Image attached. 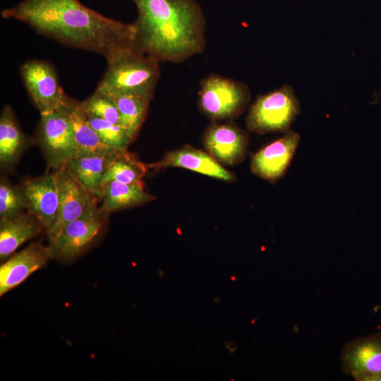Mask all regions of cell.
Listing matches in <instances>:
<instances>
[{"instance_id": "6da1fadb", "label": "cell", "mask_w": 381, "mask_h": 381, "mask_svg": "<svg viewBox=\"0 0 381 381\" xmlns=\"http://www.w3.org/2000/svg\"><path fill=\"white\" fill-rule=\"evenodd\" d=\"M1 16L64 44L99 54L107 63L135 47L133 23L107 18L78 0H24L2 11Z\"/></svg>"}, {"instance_id": "7a4b0ae2", "label": "cell", "mask_w": 381, "mask_h": 381, "mask_svg": "<svg viewBox=\"0 0 381 381\" xmlns=\"http://www.w3.org/2000/svg\"><path fill=\"white\" fill-rule=\"evenodd\" d=\"M138 50L161 61L181 63L205 48V19L195 0H133Z\"/></svg>"}, {"instance_id": "3957f363", "label": "cell", "mask_w": 381, "mask_h": 381, "mask_svg": "<svg viewBox=\"0 0 381 381\" xmlns=\"http://www.w3.org/2000/svg\"><path fill=\"white\" fill-rule=\"evenodd\" d=\"M159 61L135 47L108 62L96 90L108 94H131L152 99L160 76Z\"/></svg>"}, {"instance_id": "277c9868", "label": "cell", "mask_w": 381, "mask_h": 381, "mask_svg": "<svg viewBox=\"0 0 381 381\" xmlns=\"http://www.w3.org/2000/svg\"><path fill=\"white\" fill-rule=\"evenodd\" d=\"M300 112L293 87L285 84L256 98L249 109L246 125L249 131L258 134L285 133Z\"/></svg>"}, {"instance_id": "5b68a950", "label": "cell", "mask_w": 381, "mask_h": 381, "mask_svg": "<svg viewBox=\"0 0 381 381\" xmlns=\"http://www.w3.org/2000/svg\"><path fill=\"white\" fill-rule=\"evenodd\" d=\"M250 99L249 88L242 82L212 74L200 83L199 107L214 122L238 117L246 110Z\"/></svg>"}, {"instance_id": "8992f818", "label": "cell", "mask_w": 381, "mask_h": 381, "mask_svg": "<svg viewBox=\"0 0 381 381\" xmlns=\"http://www.w3.org/2000/svg\"><path fill=\"white\" fill-rule=\"evenodd\" d=\"M68 103L54 111L40 114L36 140L48 167L56 171L76 156L69 117Z\"/></svg>"}, {"instance_id": "52a82bcc", "label": "cell", "mask_w": 381, "mask_h": 381, "mask_svg": "<svg viewBox=\"0 0 381 381\" xmlns=\"http://www.w3.org/2000/svg\"><path fill=\"white\" fill-rule=\"evenodd\" d=\"M108 214L97 205L69 222L49 241L52 259L71 262L85 251L102 234Z\"/></svg>"}, {"instance_id": "ba28073f", "label": "cell", "mask_w": 381, "mask_h": 381, "mask_svg": "<svg viewBox=\"0 0 381 381\" xmlns=\"http://www.w3.org/2000/svg\"><path fill=\"white\" fill-rule=\"evenodd\" d=\"M20 73L25 87L40 114L66 105L69 100L59 82L54 67L45 61L29 60L23 64Z\"/></svg>"}, {"instance_id": "9c48e42d", "label": "cell", "mask_w": 381, "mask_h": 381, "mask_svg": "<svg viewBox=\"0 0 381 381\" xmlns=\"http://www.w3.org/2000/svg\"><path fill=\"white\" fill-rule=\"evenodd\" d=\"M341 361L343 373L356 381H381V332L348 342Z\"/></svg>"}, {"instance_id": "30bf717a", "label": "cell", "mask_w": 381, "mask_h": 381, "mask_svg": "<svg viewBox=\"0 0 381 381\" xmlns=\"http://www.w3.org/2000/svg\"><path fill=\"white\" fill-rule=\"evenodd\" d=\"M25 207L36 217L47 233L56 222L59 195L56 172L24 179L19 185Z\"/></svg>"}, {"instance_id": "8fae6325", "label": "cell", "mask_w": 381, "mask_h": 381, "mask_svg": "<svg viewBox=\"0 0 381 381\" xmlns=\"http://www.w3.org/2000/svg\"><path fill=\"white\" fill-rule=\"evenodd\" d=\"M54 171L59 187V207L56 222L47 233L49 241L55 238L66 224L96 205L98 200L65 167Z\"/></svg>"}, {"instance_id": "7c38bea8", "label": "cell", "mask_w": 381, "mask_h": 381, "mask_svg": "<svg viewBox=\"0 0 381 381\" xmlns=\"http://www.w3.org/2000/svg\"><path fill=\"white\" fill-rule=\"evenodd\" d=\"M300 139V135L290 129L261 148L251 157L252 172L270 183L277 181L287 171Z\"/></svg>"}, {"instance_id": "4fadbf2b", "label": "cell", "mask_w": 381, "mask_h": 381, "mask_svg": "<svg viewBox=\"0 0 381 381\" xmlns=\"http://www.w3.org/2000/svg\"><path fill=\"white\" fill-rule=\"evenodd\" d=\"M203 144L207 152L221 164L236 165L246 156L249 137L232 122H214L205 132Z\"/></svg>"}, {"instance_id": "5bb4252c", "label": "cell", "mask_w": 381, "mask_h": 381, "mask_svg": "<svg viewBox=\"0 0 381 381\" xmlns=\"http://www.w3.org/2000/svg\"><path fill=\"white\" fill-rule=\"evenodd\" d=\"M51 259L49 246L41 242H32L12 255L0 267V295L20 284Z\"/></svg>"}, {"instance_id": "9a60e30c", "label": "cell", "mask_w": 381, "mask_h": 381, "mask_svg": "<svg viewBox=\"0 0 381 381\" xmlns=\"http://www.w3.org/2000/svg\"><path fill=\"white\" fill-rule=\"evenodd\" d=\"M147 165L149 169L179 167L224 181L236 180L234 174L226 169L208 152L190 145L168 152L161 160Z\"/></svg>"}, {"instance_id": "2e32d148", "label": "cell", "mask_w": 381, "mask_h": 381, "mask_svg": "<svg viewBox=\"0 0 381 381\" xmlns=\"http://www.w3.org/2000/svg\"><path fill=\"white\" fill-rule=\"evenodd\" d=\"M120 151L107 149L75 157L65 166L66 169L98 200L100 199L104 175Z\"/></svg>"}, {"instance_id": "e0dca14e", "label": "cell", "mask_w": 381, "mask_h": 381, "mask_svg": "<svg viewBox=\"0 0 381 381\" xmlns=\"http://www.w3.org/2000/svg\"><path fill=\"white\" fill-rule=\"evenodd\" d=\"M30 145L31 140L21 130L13 109L5 105L0 115L1 169L13 170Z\"/></svg>"}, {"instance_id": "ac0fdd59", "label": "cell", "mask_w": 381, "mask_h": 381, "mask_svg": "<svg viewBox=\"0 0 381 381\" xmlns=\"http://www.w3.org/2000/svg\"><path fill=\"white\" fill-rule=\"evenodd\" d=\"M42 229V224L30 212L0 219L1 260H5L23 243L37 236Z\"/></svg>"}, {"instance_id": "d6986e66", "label": "cell", "mask_w": 381, "mask_h": 381, "mask_svg": "<svg viewBox=\"0 0 381 381\" xmlns=\"http://www.w3.org/2000/svg\"><path fill=\"white\" fill-rule=\"evenodd\" d=\"M144 186L142 184L109 181L102 188L101 207L110 214L119 210L141 206L155 200V195L145 191Z\"/></svg>"}, {"instance_id": "ffe728a7", "label": "cell", "mask_w": 381, "mask_h": 381, "mask_svg": "<svg viewBox=\"0 0 381 381\" xmlns=\"http://www.w3.org/2000/svg\"><path fill=\"white\" fill-rule=\"evenodd\" d=\"M69 117L76 147L75 157L109 149L89 123L81 102L71 99Z\"/></svg>"}, {"instance_id": "44dd1931", "label": "cell", "mask_w": 381, "mask_h": 381, "mask_svg": "<svg viewBox=\"0 0 381 381\" xmlns=\"http://www.w3.org/2000/svg\"><path fill=\"white\" fill-rule=\"evenodd\" d=\"M108 95L113 99L117 107L119 125L134 140L145 120L151 99L131 94Z\"/></svg>"}, {"instance_id": "7402d4cb", "label": "cell", "mask_w": 381, "mask_h": 381, "mask_svg": "<svg viewBox=\"0 0 381 381\" xmlns=\"http://www.w3.org/2000/svg\"><path fill=\"white\" fill-rule=\"evenodd\" d=\"M148 169L147 164L140 161L133 154L128 150L120 151L110 163L103 179L102 188L111 181L145 185L143 178Z\"/></svg>"}, {"instance_id": "603a6c76", "label": "cell", "mask_w": 381, "mask_h": 381, "mask_svg": "<svg viewBox=\"0 0 381 381\" xmlns=\"http://www.w3.org/2000/svg\"><path fill=\"white\" fill-rule=\"evenodd\" d=\"M87 118L92 128L108 148L118 151L127 150L133 141L128 132L119 124L88 114Z\"/></svg>"}, {"instance_id": "cb8c5ba5", "label": "cell", "mask_w": 381, "mask_h": 381, "mask_svg": "<svg viewBox=\"0 0 381 381\" xmlns=\"http://www.w3.org/2000/svg\"><path fill=\"white\" fill-rule=\"evenodd\" d=\"M81 104L87 114L119 124L117 107L108 94L96 90L92 95L81 102Z\"/></svg>"}, {"instance_id": "d4e9b609", "label": "cell", "mask_w": 381, "mask_h": 381, "mask_svg": "<svg viewBox=\"0 0 381 381\" xmlns=\"http://www.w3.org/2000/svg\"><path fill=\"white\" fill-rule=\"evenodd\" d=\"M25 203L20 186H13L6 179L0 181V219L23 212Z\"/></svg>"}]
</instances>
